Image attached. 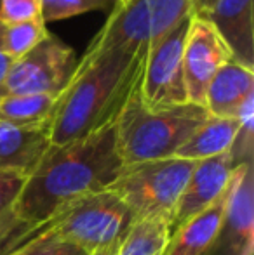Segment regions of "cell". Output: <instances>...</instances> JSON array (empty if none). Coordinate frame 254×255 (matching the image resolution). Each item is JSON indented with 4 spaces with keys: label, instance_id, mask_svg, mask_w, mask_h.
Segmentation results:
<instances>
[{
    "label": "cell",
    "instance_id": "6da1fadb",
    "mask_svg": "<svg viewBox=\"0 0 254 255\" xmlns=\"http://www.w3.org/2000/svg\"><path fill=\"white\" fill-rule=\"evenodd\" d=\"M122 167L115 124L70 144L51 146L26 177L16 205L17 222L40 228L75 200L108 189Z\"/></svg>",
    "mask_w": 254,
    "mask_h": 255
},
{
    "label": "cell",
    "instance_id": "7a4b0ae2",
    "mask_svg": "<svg viewBox=\"0 0 254 255\" xmlns=\"http://www.w3.org/2000/svg\"><path fill=\"white\" fill-rule=\"evenodd\" d=\"M148 51L106 49L84 52L66 87L56 98L49 139L63 146L115 124L139 91Z\"/></svg>",
    "mask_w": 254,
    "mask_h": 255
},
{
    "label": "cell",
    "instance_id": "3957f363",
    "mask_svg": "<svg viewBox=\"0 0 254 255\" xmlns=\"http://www.w3.org/2000/svg\"><path fill=\"white\" fill-rule=\"evenodd\" d=\"M207 117L206 108L192 103L150 111L139 101L138 91L115 122L120 160L132 165L173 158Z\"/></svg>",
    "mask_w": 254,
    "mask_h": 255
},
{
    "label": "cell",
    "instance_id": "277c9868",
    "mask_svg": "<svg viewBox=\"0 0 254 255\" xmlns=\"http://www.w3.org/2000/svg\"><path fill=\"white\" fill-rule=\"evenodd\" d=\"M192 14V0H120L85 52L148 51Z\"/></svg>",
    "mask_w": 254,
    "mask_h": 255
},
{
    "label": "cell",
    "instance_id": "5b68a950",
    "mask_svg": "<svg viewBox=\"0 0 254 255\" xmlns=\"http://www.w3.org/2000/svg\"><path fill=\"white\" fill-rule=\"evenodd\" d=\"M195 163L173 156L124 165L108 189L122 200L134 221L150 217L173 221L174 208Z\"/></svg>",
    "mask_w": 254,
    "mask_h": 255
},
{
    "label": "cell",
    "instance_id": "8992f818",
    "mask_svg": "<svg viewBox=\"0 0 254 255\" xmlns=\"http://www.w3.org/2000/svg\"><path fill=\"white\" fill-rule=\"evenodd\" d=\"M132 221L134 217L122 200L105 189L63 207L49 222L61 242L91 255L122 240Z\"/></svg>",
    "mask_w": 254,
    "mask_h": 255
},
{
    "label": "cell",
    "instance_id": "52a82bcc",
    "mask_svg": "<svg viewBox=\"0 0 254 255\" xmlns=\"http://www.w3.org/2000/svg\"><path fill=\"white\" fill-rule=\"evenodd\" d=\"M192 16L157 40L146 52L139 85V101L146 110L159 111L188 103L183 80V47Z\"/></svg>",
    "mask_w": 254,
    "mask_h": 255
},
{
    "label": "cell",
    "instance_id": "ba28073f",
    "mask_svg": "<svg viewBox=\"0 0 254 255\" xmlns=\"http://www.w3.org/2000/svg\"><path fill=\"white\" fill-rule=\"evenodd\" d=\"M77 66L75 51L52 35L12 63L5 80L7 94L59 96Z\"/></svg>",
    "mask_w": 254,
    "mask_h": 255
},
{
    "label": "cell",
    "instance_id": "9c48e42d",
    "mask_svg": "<svg viewBox=\"0 0 254 255\" xmlns=\"http://www.w3.org/2000/svg\"><path fill=\"white\" fill-rule=\"evenodd\" d=\"M228 61H232V54L218 31L207 21L192 16L183 47V80L188 103L204 106L211 80Z\"/></svg>",
    "mask_w": 254,
    "mask_h": 255
},
{
    "label": "cell",
    "instance_id": "30bf717a",
    "mask_svg": "<svg viewBox=\"0 0 254 255\" xmlns=\"http://www.w3.org/2000/svg\"><path fill=\"white\" fill-rule=\"evenodd\" d=\"M254 181L253 163L234 168L227 202L225 224L216 245L223 255H253L254 252Z\"/></svg>",
    "mask_w": 254,
    "mask_h": 255
},
{
    "label": "cell",
    "instance_id": "8fae6325",
    "mask_svg": "<svg viewBox=\"0 0 254 255\" xmlns=\"http://www.w3.org/2000/svg\"><path fill=\"white\" fill-rule=\"evenodd\" d=\"M234 168L235 165L230 151L197 161L174 208L171 233L223 195L227 186L230 184Z\"/></svg>",
    "mask_w": 254,
    "mask_h": 255
},
{
    "label": "cell",
    "instance_id": "7c38bea8",
    "mask_svg": "<svg viewBox=\"0 0 254 255\" xmlns=\"http://www.w3.org/2000/svg\"><path fill=\"white\" fill-rule=\"evenodd\" d=\"M197 17L207 21L218 31L221 40L227 44L232 59L253 70V0H216L206 12L197 14Z\"/></svg>",
    "mask_w": 254,
    "mask_h": 255
},
{
    "label": "cell",
    "instance_id": "4fadbf2b",
    "mask_svg": "<svg viewBox=\"0 0 254 255\" xmlns=\"http://www.w3.org/2000/svg\"><path fill=\"white\" fill-rule=\"evenodd\" d=\"M232 181V179H230ZM230 184L218 200L171 233L164 255H211L225 224Z\"/></svg>",
    "mask_w": 254,
    "mask_h": 255
},
{
    "label": "cell",
    "instance_id": "5bb4252c",
    "mask_svg": "<svg viewBox=\"0 0 254 255\" xmlns=\"http://www.w3.org/2000/svg\"><path fill=\"white\" fill-rule=\"evenodd\" d=\"M49 148V128H24L0 122V174L28 177Z\"/></svg>",
    "mask_w": 254,
    "mask_h": 255
},
{
    "label": "cell",
    "instance_id": "9a60e30c",
    "mask_svg": "<svg viewBox=\"0 0 254 255\" xmlns=\"http://www.w3.org/2000/svg\"><path fill=\"white\" fill-rule=\"evenodd\" d=\"M254 96V73L237 61H228L211 80L204 108L211 117L237 118L242 104Z\"/></svg>",
    "mask_w": 254,
    "mask_h": 255
},
{
    "label": "cell",
    "instance_id": "2e32d148",
    "mask_svg": "<svg viewBox=\"0 0 254 255\" xmlns=\"http://www.w3.org/2000/svg\"><path fill=\"white\" fill-rule=\"evenodd\" d=\"M239 130L237 118L207 117V120L188 137V141L176 151L174 156L190 161H200L207 158L228 153Z\"/></svg>",
    "mask_w": 254,
    "mask_h": 255
},
{
    "label": "cell",
    "instance_id": "e0dca14e",
    "mask_svg": "<svg viewBox=\"0 0 254 255\" xmlns=\"http://www.w3.org/2000/svg\"><path fill=\"white\" fill-rule=\"evenodd\" d=\"M56 98L49 94H7L0 98V122L24 128H49Z\"/></svg>",
    "mask_w": 254,
    "mask_h": 255
},
{
    "label": "cell",
    "instance_id": "ac0fdd59",
    "mask_svg": "<svg viewBox=\"0 0 254 255\" xmlns=\"http://www.w3.org/2000/svg\"><path fill=\"white\" fill-rule=\"evenodd\" d=\"M171 240V221L150 217L132 221L117 255H164Z\"/></svg>",
    "mask_w": 254,
    "mask_h": 255
},
{
    "label": "cell",
    "instance_id": "d6986e66",
    "mask_svg": "<svg viewBox=\"0 0 254 255\" xmlns=\"http://www.w3.org/2000/svg\"><path fill=\"white\" fill-rule=\"evenodd\" d=\"M49 30L42 17L21 21L14 24H2L0 31V44L7 56L12 61L23 57L33 47H37L45 37Z\"/></svg>",
    "mask_w": 254,
    "mask_h": 255
},
{
    "label": "cell",
    "instance_id": "ffe728a7",
    "mask_svg": "<svg viewBox=\"0 0 254 255\" xmlns=\"http://www.w3.org/2000/svg\"><path fill=\"white\" fill-rule=\"evenodd\" d=\"M24 182H26L24 175L0 174V240L24 228L17 222L16 217V205Z\"/></svg>",
    "mask_w": 254,
    "mask_h": 255
},
{
    "label": "cell",
    "instance_id": "44dd1931",
    "mask_svg": "<svg viewBox=\"0 0 254 255\" xmlns=\"http://www.w3.org/2000/svg\"><path fill=\"white\" fill-rule=\"evenodd\" d=\"M120 0H42L44 23L63 21L94 10H112Z\"/></svg>",
    "mask_w": 254,
    "mask_h": 255
},
{
    "label": "cell",
    "instance_id": "7402d4cb",
    "mask_svg": "<svg viewBox=\"0 0 254 255\" xmlns=\"http://www.w3.org/2000/svg\"><path fill=\"white\" fill-rule=\"evenodd\" d=\"M42 17V0H0V24Z\"/></svg>",
    "mask_w": 254,
    "mask_h": 255
},
{
    "label": "cell",
    "instance_id": "603a6c76",
    "mask_svg": "<svg viewBox=\"0 0 254 255\" xmlns=\"http://www.w3.org/2000/svg\"><path fill=\"white\" fill-rule=\"evenodd\" d=\"M0 31H2V24H0ZM14 61L3 52L2 44H0V98L5 96V80H7V75H9V70L12 66Z\"/></svg>",
    "mask_w": 254,
    "mask_h": 255
},
{
    "label": "cell",
    "instance_id": "cb8c5ba5",
    "mask_svg": "<svg viewBox=\"0 0 254 255\" xmlns=\"http://www.w3.org/2000/svg\"><path fill=\"white\" fill-rule=\"evenodd\" d=\"M49 255H89V254L84 252L82 249H78V247L71 245V243H66V242H61V240H59Z\"/></svg>",
    "mask_w": 254,
    "mask_h": 255
},
{
    "label": "cell",
    "instance_id": "d4e9b609",
    "mask_svg": "<svg viewBox=\"0 0 254 255\" xmlns=\"http://www.w3.org/2000/svg\"><path fill=\"white\" fill-rule=\"evenodd\" d=\"M216 0H192V9H193V14H202L209 9Z\"/></svg>",
    "mask_w": 254,
    "mask_h": 255
},
{
    "label": "cell",
    "instance_id": "484cf974",
    "mask_svg": "<svg viewBox=\"0 0 254 255\" xmlns=\"http://www.w3.org/2000/svg\"><path fill=\"white\" fill-rule=\"evenodd\" d=\"M24 229V228H23ZM31 231H33V229H31ZM31 231H28V229H24V231H19L17 233V235H10V236H7V238H3V240H0V252H2L3 249H5L7 245H10V243L12 242H16V240H21L23 238V236H26L28 233H31Z\"/></svg>",
    "mask_w": 254,
    "mask_h": 255
},
{
    "label": "cell",
    "instance_id": "4316f807",
    "mask_svg": "<svg viewBox=\"0 0 254 255\" xmlns=\"http://www.w3.org/2000/svg\"><path fill=\"white\" fill-rule=\"evenodd\" d=\"M119 245H120V240H119V242H115V243H112V245L105 247V249L96 250V252H94V254H91V255H117V250H119Z\"/></svg>",
    "mask_w": 254,
    "mask_h": 255
}]
</instances>
